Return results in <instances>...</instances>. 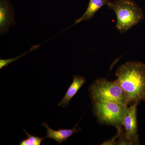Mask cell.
I'll return each instance as SVG.
<instances>
[{"instance_id": "cell-1", "label": "cell", "mask_w": 145, "mask_h": 145, "mask_svg": "<svg viewBox=\"0 0 145 145\" xmlns=\"http://www.w3.org/2000/svg\"><path fill=\"white\" fill-rule=\"evenodd\" d=\"M115 75V82L123 91L129 105H139L145 101V65L143 63H125L119 67Z\"/></svg>"}, {"instance_id": "cell-2", "label": "cell", "mask_w": 145, "mask_h": 145, "mask_svg": "<svg viewBox=\"0 0 145 145\" xmlns=\"http://www.w3.org/2000/svg\"><path fill=\"white\" fill-rule=\"evenodd\" d=\"M109 9L113 10L117 16L116 27L122 34L137 25L144 18L140 7L132 0L110 1Z\"/></svg>"}, {"instance_id": "cell-3", "label": "cell", "mask_w": 145, "mask_h": 145, "mask_svg": "<svg viewBox=\"0 0 145 145\" xmlns=\"http://www.w3.org/2000/svg\"><path fill=\"white\" fill-rule=\"evenodd\" d=\"M89 92L93 103L113 102L126 106L129 105L126 96L115 81L97 79L91 86Z\"/></svg>"}, {"instance_id": "cell-4", "label": "cell", "mask_w": 145, "mask_h": 145, "mask_svg": "<svg viewBox=\"0 0 145 145\" xmlns=\"http://www.w3.org/2000/svg\"><path fill=\"white\" fill-rule=\"evenodd\" d=\"M128 106L113 102H94V112L98 120L104 124L123 128Z\"/></svg>"}, {"instance_id": "cell-5", "label": "cell", "mask_w": 145, "mask_h": 145, "mask_svg": "<svg viewBox=\"0 0 145 145\" xmlns=\"http://www.w3.org/2000/svg\"><path fill=\"white\" fill-rule=\"evenodd\" d=\"M135 103L128 107L123 120L125 136L131 145L139 144V136L137 134V107Z\"/></svg>"}, {"instance_id": "cell-6", "label": "cell", "mask_w": 145, "mask_h": 145, "mask_svg": "<svg viewBox=\"0 0 145 145\" xmlns=\"http://www.w3.org/2000/svg\"><path fill=\"white\" fill-rule=\"evenodd\" d=\"M14 11L8 0H0V33L4 35L15 24Z\"/></svg>"}, {"instance_id": "cell-7", "label": "cell", "mask_w": 145, "mask_h": 145, "mask_svg": "<svg viewBox=\"0 0 145 145\" xmlns=\"http://www.w3.org/2000/svg\"><path fill=\"white\" fill-rule=\"evenodd\" d=\"M42 125L46 129L47 134L46 137L53 139L59 144L67 141L69 137L80 131L81 130L80 128L77 129V126L72 129H60L58 130H54L50 127L46 123H42Z\"/></svg>"}, {"instance_id": "cell-8", "label": "cell", "mask_w": 145, "mask_h": 145, "mask_svg": "<svg viewBox=\"0 0 145 145\" xmlns=\"http://www.w3.org/2000/svg\"><path fill=\"white\" fill-rule=\"evenodd\" d=\"M86 82V79L83 76L74 75L72 83L68 89L62 100L59 103L58 106H61L63 108L67 107L69 105L71 99Z\"/></svg>"}, {"instance_id": "cell-9", "label": "cell", "mask_w": 145, "mask_h": 145, "mask_svg": "<svg viewBox=\"0 0 145 145\" xmlns=\"http://www.w3.org/2000/svg\"><path fill=\"white\" fill-rule=\"evenodd\" d=\"M109 0H90L85 13L79 19L75 20L74 24L71 26L80 23L83 21H88L93 18L96 12L105 5H107Z\"/></svg>"}, {"instance_id": "cell-10", "label": "cell", "mask_w": 145, "mask_h": 145, "mask_svg": "<svg viewBox=\"0 0 145 145\" xmlns=\"http://www.w3.org/2000/svg\"><path fill=\"white\" fill-rule=\"evenodd\" d=\"M27 137L21 140L19 143L20 145H40L42 140L46 138H41L38 136L30 135L25 129H24Z\"/></svg>"}, {"instance_id": "cell-11", "label": "cell", "mask_w": 145, "mask_h": 145, "mask_svg": "<svg viewBox=\"0 0 145 145\" xmlns=\"http://www.w3.org/2000/svg\"><path fill=\"white\" fill-rule=\"evenodd\" d=\"M39 45L34 46L32 47L31 48V49H30L29 51L24 53V54L20 55V56H18V57H15V58H12V59H0V69H1L3 67H4L7 66L9 64L17 61V60L20 59L21 57H23L24 55H25L27 53H28L29 51H32V50L36 49L37 48L39 47Z\"/></svg>"}]
</instances>
